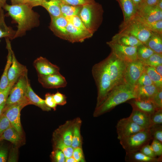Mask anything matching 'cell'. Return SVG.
<instances>
[{
    "label": "cell",
    "instance_id": "57",
    "mask_svg": "<svg viewBox=\"0 0 162 162\" xmlns=\"http://www.w3.org/2000/svg\"><path fill=\"white\" fill-rule=\"evenodd\" d=\"M154 68L157 72L162 76V64L154 67Z\"/></svg>",
    "mask_w": 162,
    "mask_h": 162
},
{
    "label": "cell",
    "instance_id": "34",
    "mask_svg": "<svg viewBox=\"0 0 162 162\" xmlns=\"http://www.w3.org/2000/svg\"><path fill=\"white\" fill-rule=\"evenodd\" d=\"M82 6L67 4L61 2L60 8L62 15L65 17L78 16Z\"/></svg>",
    "mask_w": 162,
    "mask_h": 162
},
{
    "label": "cell",
    "instance_id": "60",
    "mask_svg": "<svg viewBox=\"0 0 162 162\" xmlns=\"http://www.w3.org/2000/svg\"><path fill=\"white\" fill-rule=\"evenodd\" d=\"M6 104V102L3 103L0 105V116L2 113L5 108Z\"/></svg>",
    "mask_w": 162,
    "mask_h": 162
},
{
    "label": "cell",
    "instance_id": "39",
    "mask_svg": "<svg viewBox=\"0 0 162 162\" xmlns=\"http://www.w3.org/2000/svg\"><path fill=\"white\" fill-rule=\"evenodd\" d=\"M149 130L153 140H158L162 143V124H153Z\"/></svg>",
    "mask_w": 162,
    "mask_h": 162
},
{
    "label": "cell",
    "instance_id": "11",
    "mask_svg": "<svg viewBox=\"0 0 162 162\" xmlns=\"http://www.w3.org/2000/svg\"><path fill=\"white\" fill-rule=\"evenodd\" d=\"M145 65L139 59L127 63L124 74L125 83L135 88L136 82L145 71Z\"/></svg>",
    "mask_w": 162,
    "mask_h": 162
},
{
    "label": "cell",
    "instance_id": "2",
    "mask_svg": "<svg viewBox=\"0 0 162 162\" xmlns=\"http://www.w3.org/2000/svg\"><path fill=\"white\" fill-rule=\"evenodd\" d=\"M136 98L135 88L126 83L118 85L113 88L102 103L96 107L93 116H101L119 104Z\"/></svg>",
    "mask_w": 162,
    "mask_h": 162
},
{
    "label": "cell",
    "instance_id": "21",
    "mask_svg": "<svg viewBox=\"0 0 162 162\" xmlns=\"http://www.w3.org/2000/svg\"><path fill=\"white\" fill-rule=\"evenodd\" d=\"M121 8L123 15L122 23H125L133 19L137 10L132 0H116Z\"/></svg>",
    "mask_w": 162,
    "mask_h": 162
},
{
    "label": "cell",
    "instance_id": "33",
    "mask_svg": "<svg viewBox=\"0 0 162 162\" xmlns=\"http://www.w3.org/2000/svg\"><path fill=\"white\" fill-rule=\"evenodd\" d=\"M145 71L158 90L162 89V76L156 71L154 67L145 65Z\"/></svg>",
    "mask_w": 162,
    "mask_h": 162
},
{
    "label": "cell",
    "instance_id": "62",
    "mask_svg": "<svg viewBox=\"0 0 162 162\" xmlns=\"http://www.w3.org/2000/svg\"><path fill=\"white\" fill-rule=\"evenodd\" d=\"M7 0H0V9L3 8L6 4V2Z\"/></svg>",
    "mask_w": 162,
    "mask_h": 162
},
{
    "label": "cell",
    "instance_id": "5",
    "mask_svg": "<svg viewBox=\"0 0 162 162\" xmlns=\"http://www.w3.org/2000/svg\"><path fill=\"white\" fill-rule=\"evenodd\" d=\"M153 140L149 130H144L120 140V143L126 153L140 151Z\"/></svg>",
    "mask_w": 162,
    "mask_h": 162
},
{
    "label": "cell",
    "instance_id": "16",
    "mask_svg": "<svg viewBox=\"0 0 162 162\" xmlns=\"http://www.w3.org/2000/svg\"><path fill=\"white\" fill-rule=\"evenodd\" d=\"M137 16L150 22H154L162 20V10L153 6H144L137 10Z\"/></svg>",
    "mask_w": 162,
    "mask_h": 162
},
{
    "label": "cell",
    "instance_id": "41",
    "mask_svg": "<svg viewBox=\"0 0 162 162\" xmlns=\"http://www.w3.org/2000/svg\"><path fill=\"white\" fill-rule=\"evenodd\" d=\"M152 84H153L152 81L146 71H144L137 81L135 87L149 86Z\"/></svg>",
    "mask_w": 162,
    "mask_h": 162
},
{
    "label": "cell",
    "instance_id": "8",
    "mask_svg": "<svg viewBox=\"0 0 162 162\" xmlns=\"http://www.w3.org/2000/svg\"><path fill=\"white\" fill-rule=\"evenodd\" d=\"M28 81L27 70L19 78L16 84L11 88L6 101V106L21 102L25 98V94Z\"/></svg>",
    "mask_w": 162,
    "mask_h": 162
},
{
    "label": "cell",
    "instance_id": "32",
    "mask_svg": "<svg viewBox=\"0 0 162 162\" xmlns=\"http://www.w3.org/2000/svg\"><path fill=\"white\" fill-rule=\"evenodd\" d=\"M81 123V120L79 118L74 122L71 144V147L74 149L78 147L81 148L82 140L80 131Z\"/></svg>",
    "mask_w": 162,
    "mask_h": 162
},
{
    "label": "cell",
    "instance_id": "48",
    "mask_svg": "<svg viewBox=\"0 0 162 162\" xmlns=\"http://www.w3.org/2000/svg\"><path fill=\"white\" fill-rule=\"evenodd\" d=\"M15 84L13 82L10 83L4 90L0 92V105L6 102L10 90Z\"/></svg>",
    "mask_w": 162,
    "mask_h": 162
},
{
    "label": "cell",
    "instance_id": "43",
    "mask_svg": "<svg viewBox=\"0 0 162 162\" xmlns=\"http://www.w3.org/2000/svg\"><path fill=\"white\" fill-rule=\"evenodd\" d=\"M61 3L75 6H83L94 2V0H60Z\"/></svg>",
    "mask_w": 162,
    "mask_h": 162
},
{
    "label": "cell",
    "instance_id": "40",
    "mask_svg": "<svg viewBox=\"0 0 162 162\" xmlns=\"http://www.w3.org/2000/svg\"><path fill=\"white\" fill-rule=\"evenodd\" d=\"M65 17L68 22L71 23L75 27L84 30L89 31L85 27L78 16H74Z\"/></svg>",
    "mask_w": 162,
    "mask_h": 162
},
{
    "label": "cell",
    "instance_id": "53",
    "mask_svg": "<svg viewBox=\"0 0 162 162\" xmlns=\"http://www.w3.org/2000/svg\"><path fill=\"white\" fill-rule=\"evenodd\" d=\"M8 149L0 141V162H5L7 161L8 154Z\"/></svg>",
    "mask_w": 162,
    "mask_h": 162
},
{
    "label": "cell",
    "instance_id": "14",
    "mask_svg": "<svg viewBox=\"0 0 162 162\" xmlns=\"http://www.w3.org/2000/svg\"><path fill=\"white\" fill-rule=\"evenodd\" d=\"M33 64L39 75H48L60 73V68L58 66L42 57L35 59Z\"/></svg>",
    "mask_w": 162,
    "mask_h": 162
},
{
    "label": "cell",
    "instance_id": "31",
    "mask_svg": "<svg viewBox=\"0 0 162 162\" xmlns=\"http://www.w3.org/2000/svg\"><path fill=\"white\" fill-rule=\"evenodd\" d=\"M139 21L147 30L162 35V20L154 22L146 21L136 15L134 18Z\"/></svg>",
    "mask_w": 162,
    "mask_h": 162
},
{
    "label": "cell",
    "instance_id": "6",
    "mask_svg": "<svg viewBox=\"0 0 162 162\" xmlns=\"http://www.w3.org/2000/svg\"><path fill=\"white\" fill-rule=\"evenodd\" d=\"M106 59L111 77V90L115 86L125 83L124 76L127 63L118 58L112 52Z\"/></svg>",
    "mask_w": 162,
    "mask_h": 162
},
{
    "label": "cell",
    "instance_id": "61",
    "mask_svg": "<svg viewBox=\"0 0 162 162\" xmlns=\"http://www.w3.org/2000/svg\"><path fill=\"white\" fill-rule=\"evenodd\" d=\"M65 162H76V161L74 159V158L72 156L66 158Z\"/></svg>",
    "mask_w": 162,
    "mask_h": 162
},
{
    "label": "cell",
    "instance_id": "10",
    "mask_svg": "<svg viewBox=\"0 0 162 162\" xmlns=\"http://www.w3.org/2000/svg\"><path fill=\"white\" fill-rule=\"evenodd\" d=\"M111 52L116 57L127 63L138 59L136 53L137 47L124 46L110 41L106 42Z\"/></svg>",
    "mask_w": 162,
    "mask_h": 162
},
{
    "label": "cell",
    "instance_id": "22",
    "mask_svg": "<svg viewBox=\"0 0 162 162\" xmlns=\"http://www.w3.org/2000/svg\"><path fill=\"white\" fill-rule=\"evenodd\" d=\"M25 97L29 105H34L43 111H49L51 110V108L46 104L44 100L40 98L34 92L29 81L27 84Z\"/></svg>",
    "mask_w": 162,
    "mask_h": 162
},
{
    "label": "cell",
    "instance_id": "7",
    "mask_svg": "<svg viewBox=\"0 0 162 162\" xmlns=\"http://www.w3.org/2000/svg\"><path fill=\"white\" fill-rule=\"evenodd\" d=\"M119 28L118 32L132 35L143 44H146L152 34V32L134 18L126 23L122 22Z\"/></svg>",
    "mask_w": 162,
    "mask_h": 162
},
{
    "label": "cell",
    "instance_id": "9",
    "mask_svg": "<svg viewBox=\"0 0 162 162\" xmlns=\"http://www.w3.org/2000/svg\"><path fill=\"white\" fill-rule=\"evenodd\" d=\"M29 105L26 97L22 101L5 106L3 113L9 120L10 124L22 135V130L20 121V112L26 106Z\"/></svg>",
    "mask_w": 162,
    "mask_h": 162
},
{
    "label": "cell",
    "instance_id": "52",
    "mask_svg": "<svg viewBox=\"0 0 162 162\" xmlns=\"http://www.w3.org/2000/svg\"><path fill=\"white\" fill-rule=\"evenodd\" d=\"M139 151L147 156L154 158L157 157L154 153L151 145L149 144L143 146Z\"/></svg>",
    "mask_w": 162,
    "mask_h": 162
},
{
    "label": "cell",
    "instance_id": "38",
    "mask_svg": "<svg viewBox=\"0 0 162 162\" xmlns=\"http://www.w3.org/2000/svg\"><path fill=\"white\" fill-rule=\"evenodd\" d=\"M145 65L152 67L162 64V54L154 53L146 60L142 62Z\"/></svg>",
    "mask_w": 162,
    "mask_h": 162
},
{
    "label": "cell",
    "instance_id": "19",
    "mask_svg": "<svg viewBox=\"0 0 162 162\" xmlns=\"http://www.w3.org/2000/svg\"><path fill=\"white\" fill-rule=\"evenodd\" d=\"M133 109H135L149 115H151L158 109L151 100L134 98L128 100Z\"/></svg>",
    "mask_w": 162,
    "mask_h": 162
},
{
    "label": "cell",
    "instance_id": "56",
    "mask_svg": "<svg viewBox=\"0 0 162 162\" xmlns=\"http://www.w3.org/2000/svg\"><path fill=\"white\" fill-rule=\"evenodd\" d=\"M12 4H28V0H10Z\"/></svg>",
    "mask_w": 162,
    "mask_h": 162
},
{
    "label": "cell",
    "instance_id": "51",
    "mask_svg": "<svg viewBox=\"0 0 162 162\" xmlns=\"http://www.w3.org/2000/svg\"><path fill=\"white\" fill-rule=\"evenodd\" d=\"M72 156L76 162L84 161L83 151L81 147H78L74 149Z\"/></svg>",
    "mask_w": 162,
    "mask_h": 162
},
{
    "label": "cell",
    "instance_id": "29",
    "mask_svg": "<svg viewBox=\"0 0 162 162\" xmlns=\"http://www.w3.org/2000/svg\"><path fill=\"white\" fill-rule=\"evenodd\" d=\"M144 44L155 53L162 54V35L152 32L151 36Z\"/></svg>",
    "mask_w": 162,
    "mask_h": 162
},
{
    "label": "cell",
    "instance_id": "28",
    "mask_svg": "<svg viewBox=\"0 0 162 162\" xmlns=\"http://www.w3.org/2000/svg\"><path fill=\"white\" fill-rule=\"evenodd\" d=\"M60 0H45L41 4L50 14L51 17H56L62 15Z\"/></svg>",
    "mask_w": 162,
    "mask_h": 162
},
{
    "label": "cell",
    "instance_id": "50",
    "mask_svg": "<svg viewBox=\"0 0 162 162\" xmlns=\"http://www.w3.org/2000/svg\"><path fill=\"white\" fill-rule=\"evenodd\" d=\"M45 96L44 100L46 104L49 107L55 110H56L57 105L53 98V94L50 93H47L45 94Z\"/></svg>",
    "mask_w": 162,
    "mask_h": 162
},
{
    "label": "cell",
    "instance_id": "54",
    "mask_svg": "<svg viewBox=\"0 0 162 162\" xmlns=\"http://www.w3.org/2000/svg\"><path fill=\"white\" fill-rule=\"evenodd\" d=\"M158 0H143L142 3L138 9L140 7L144 6H155L156 5Z\"/></svg>",
    "mask_w": 162,
    "mask_h": 162
},
{
    "label": "cell",
    "instance_id": "45",
    "mask_svg": "<svg viewBox=\"0 0 162 162\" xmlns=\"http://www.w3.org/2000/svg\"><path fill=\"white\" fill-rule=\"evenodd\" d=\"M151 118L153 124H162V109L155 111L151 116Z\"/></svg>",
    "mask_w": 162,
    "mask_h": 162
},
{
    "label": "cell",
    "instance_id": "55",
    "mask_svg": "<svg viewBox=\"0 0 162 162\" xmlns=\"http://www.w3.org/2000/svg\"><path fill=\"white\" fill-rule=\"evenodd\" d=\"M28 4L32 8L34 7L41 6L45 0H28Z\"/></svg>",
    "mask_w": 162,
    "mask_h": 162
},
{
    "label": "cell",
    "instance_id": "42",
    "mask_svg": "<svg viewBox=\"0 0 162 162\" xmlns=\"http://www.w3.org/2000/svg\"><path fill=\"white\" fill-rule=\"evenodd\" d=\"M51 157L52 160L54 162H65V156L63 152L59 149L55 148L52 152Z\"/></svg>",
    "mask_w": 162,
    "mask_h": 162
},
{
    "label": "cell",
    "instance_id": "13",
    "mask_svg": "<svg viewBox=\"0 0 162 162\" xmlns=\"http://www.w3.org/2000/svg\"><path fill=\"white\" fill-rule=\"evenodd\" d=\"M38 81L42 86L47 88H64L67 84L65 78L60 73L48 75L38 74Z\"/></svg>",
    "mask_w": 162,
    "mask_h": 162
},
{
    "label": "cell",
    "instance_id": "37",
    "mask_svg": "<svg viewBox=\"0 0 162 162\" xmlns=\"http://www.w3.org/2000/svg\"><path fill=\"white\" fill-rule=\"evenodd\" d=\"M74 122H69L68 125L63 130L60 137L66 145L71 146L73 133Z\"/></svg>",
    "mask_w": 162,
    "mask_h": 162
},
{
    "label": "cell",
    "instance_id": "20",
    "mask_svg": "<svg viewBox=\"0 0 162 162\" xmlns=\"http://www.w3.org/2000/svg\"><path fill=\"white\" fill-rule=\"evenodd\" d=\"M130 119L144 130H148L153 125L151 116L142 112L133 109L129 117Z\"/></svg>",
    "mask_w": 162,
    "mask_h": 162
},
{
    "label": "cell",
    "instance_id": "46",
    "mask_svg": "<svg viewBox=\"0 0 162 162\" xmlns=\"http://www.w3.org/2000/svg\"><path fill=\"white\" fill-rule=\"evenodd\" d=\"M11 125L9 120L2 113L0 116V136Z\"/></svg>",
    "mask_w": 162,
    "mask_h": 162
},
{
    "label": "cell",
    "instance_id": "1",
    "mask_svg": "<svg viewBox=\"0 0 162 162\" xmlns=\"http://www.w3.org/2000/svg\"><path fill=\"white\" fill-rule=\"evenodd\" d=\"M3 8L18 24L14 38L22 36L26 31L38 25L39 15L28 4L10 5L6 4Z\"/></svg>",
    "mask_w": 162,
    "mask_h": 162
},
{
    "label": "cell",
    "instance_id": "4",
    "mask_svg": "<svg viewBox=\"0 0 162 162\" xmlns=\"http://www.w3.org/2000/svg\"><path fill=\"white\" fill-rule=\"evenodd\" d=\"M103 12L101 4L95 1L82 6L78 16L87 30L93 34L101 25Z\"/></svg>",
    "mask_w": 162,
    "mask_h": 162
},
{
    "label": "cell",
    "instance_id": "23",
    "mask_svg": "<svg viewBox=\"0 0 162 162\" xmlns=\"http://www.w3.org/2000/svg\"><path fill=\"white\" fill-rule=\"evenodd\" d=\"M110 41L121 45L131 46L137 47L143 44L134 37L119 32L115 34Z\"/></svg>",
    "mask_w": 162,
    "mask_h": 162
},
{
    "label": "cell",
    "instance_id": "25",
    "mask_svg": "<svg viewBox=\"0 0 162 162\" xmlns=\"http://www.w3.org/2000/svg\"><path fill=\"white\" fill-rule=\"evenodd\" d=\"M7 47L8 50V54L7 56V61L3 73L0 80V92L4 90L9 85L8 78V74L9 68L12 62V51L10 42L9 39L6 38Z\"/></svg>",
    "mask_w": 162,
    "mask_h": 162
},
{
    "label": "cell",
    "instance_id": "17",
    "mask_svg": "<svg viewBox=\"0 0 162 162\" xmlns=\"http://www.w3.org/2000/svg\"><path fill=\"white\" fill-rule=\"evenodd\" d=\"M68 40L71 43L82 42L85 39L91 37L93 34L74 26L68 22L67 27Z\"/></svg>",
    "mask_w": 162,
    "mask_h": 162
},
{
    "label": "cell",
    "instance_id": "44",
    "mask_svg": "<svg viewBox=\"0 0 162 162\" xmlns=\"http://www.w3.org/2000/svg\"><path fill=\"white\" fill-rule=\"evenodd\" d=\"M152 149L157 157L162 156V143L153 139L151 145Z\"/></svg>",
    "mask_w": 162,
    "mask_h": 162
},
{
    "label": "cell",
    "instance_id": "30",
    "mask_svg": "<svg viewBox=\"0 0 162 162\" xmlns=\"http://www.w3.org/2000/svg\"><path fill=\"white\" fill-rule=\"evenodd\" d=\"M5 15L2 8L0 9V38H5L14 39L16 32L6 25L4 21Z\"/></svg>",
    "mask_w": 162,
    "mask_h": 162
},
{
    "label": "cell",
    "instance_id": "24",
    "mask_svg": "<svg viewBox=\"0 0 162 162\" xmlns=\"http://www.w3.org/2000/svg\"><path fill=\"white\" fill-rule=\"evenodd\" d=\"M158 89L154 84L135 88L136 98L142 100H152Z\"/></svg>",
    "mask_w": 162,
    "mask_h": 162
},
{
    "label": "cell",
    "instance_id": "3",
    "mask_svg": "<svg viewBox=\"0 0 162 162\" xmlns=\"http://www.w3.org/2000/svg\"><path fill=\"white\" fill-rule=\"evenodd\" d=\"M92 72L97 89V107L103 101L111 88V77L106 58L94 64Z\"/></svg>",
    "mask_w": 162,
    "mask_h": 162
},
{
    "label": "cell",
    "instance_id": "36",
    "mask_svg": "<svg viewBox=\"0 0 162 162\" xmlns=\"http://www.w3.org/2000/svg\"><path fill=\"white\" fill-rule=\"evenodd\" d=\"M136 53L138 59L142 62L149 58L154 52L143 44L137 47Z\"/></svg>",
    "mask_w": 162,
    "mask_h": 162
},
{
    "label": "cell",
    "instance_id": "35",
    "mask_svg": "<svg viewBox=\"0 0 162 162\" xmlns=\"http://www.w3.org/2000/svg\"><path fill=\"white\" fill-rule=\"evenodd\" d=\"M55 139L54 144L55 148L62 151L66 158L72 156L74 148L71 146H68L65 144L60 137Z\"/></svg>",
    "mask_w": 162,
    "mask_h": 162
},
{
    "label": "cell",
    "instance_id": "59",
    "mask_svg": "<svg viewBox=\"0 0 162 162\" xmlns=\"http://www.w3.org/2000/svg\"><path fill=\"white\" fill-rule=\"evenodd\" d=\"M155 6L158 9L162 10V0H158Z\"/></svg>",
    "mask_w": 162,
    "mask_h": 162
},
{
    "label": "cell",
    "instance_id": "18",
    "mask_svg": "<svg viewBox=\"0 0 162 162\" xmlns=\"http://www.w3.org/2000/svg\"><path fill=\"white\" fill-rule=\"evenodd\" d=\"M12 62L9 68L8 78L9 83H15L19 78L27 70L26 67L17 60L13 51H12Z\"/></svg>",
    "mask_w": 162,
    "mask_h": 162
},
{
    "label": "cell",
    "instance_id": "26",
    "mask_svg": "<svg viewBox=\"0 0 162 162\" xmlns=\"http://www.w3.org/2000/svg\"><path fill=\"white\" fill-rule=\"evenodd\" d=\"M126 153L125 160L126 162H161L162 161V156L150 157L139 151Z\"/></svg>",
    "mask_w": 162,
    "mask_h": 162
},
{
    "label": "cell",
    "instance_id": "15",
    "mask_svg": "<svg viewBox=\"0 0 162 162\" xmlns=\"http://www.w3.org/2000/svg\"><path fill=\"white\" fill-rule=\"evenodd\" d=\"M50 28L56 36L68 40L67 27L68 22L64 16L51 17Z\"/></svg>",
    "mask_w": 162,
    "mask_h": 162
},
{
    "label": "cell",
    "instance_id": "49",
    "mask_svg": "<svg viewBox=\"0 0 162 162\" xmlns=\"http://www.w3.org/2000/svg\"><path fill=\"white\" fill-rule=\"evenodd\" d=\"M151 100L158 109H162V89L158 90Z\"/></svg>",
    "mask_w": 162,
    "mask_h": 162
},
{
    "label": "cell",
    "instance_id": "47",
    "mask_svg": "<svg viewBox=\"0 0 162 162\" xmlns=\"http://www.w3.org/2000/svg\"><path fill=\"white\" fill-rule=\"evenodd\" d=\"M54 100L57 105L63 106L67 103V97L66 96L58 92L53 94Z\"/></svg>",
    "mask_w": 162,
    "mask_h": 162
},
{
    "label": "cell",
    "instance_id": "27",
    "mask_svg": "<svg viewBox=\"0 0 162 162\" xmlns=\"http://www.w3.org/2000/svg\"><path fill=\"white\" fill-rule=\"evenodd\" d=\"M22 136L11 125L0 136V141L5 140L16 146L22 141Z\"/></svg>",
    "mask_w": 162,
    "mask_h": 162
},
{
    "label": "cell",
    "instance_id": "12",
    "mask_svg": "<svg viewBox=\"0 0 162 162\" xmlns=\"http://www.w3.org/2000/svg\"><path fill=\"white\" fill-rule=\"evenodd\" d=\"M116 127L117 138L119 140L144 130L132 121L129 117L119 120Z\"/></svg>",
    "mask_w": 162,
    "mask_h": 162
},
{
    "label": "cell",
    "instance_id": "58",
    "mask_svg": "<svg viewBox=\"0 0 162 162\" xmlns=\"http://www.w3.org/2000/svg\"><path fill=\"white\" fill-rule=\"evenodd\" d=\"M137 10L140 7L143 0H132Z\"/></svg>",
    "mask_w": 162,
    "mask_h": 162
}]
</instances>
